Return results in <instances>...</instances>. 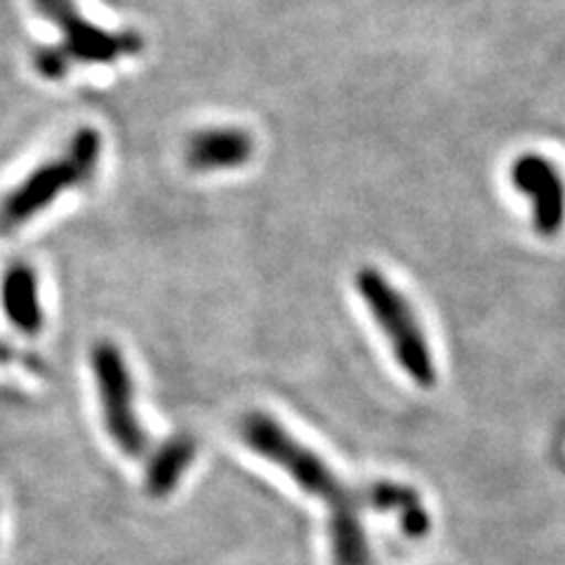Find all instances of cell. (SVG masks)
Returning <instances> with one entry per match:
<instances>
[{
  "instance_id": "obj_1",
  "label": "cell",
  "mask_w": 565,
  "mask_h": 565,
  "mask_svg": "<svg viewBox=\"0 0 565 565\" xmlns=\"http://www.w3.org/2000/svg\"><path fill=\"white\" fill-rule=\"evenodd\" d=\"M243 444L278 467L299 488L330 509L328 537L332 565H370V544L361 519V500L342 476L313 448L297 440L269 413L253 411L238 424Z\"/></svg>"
},
{
  "instance_id": "obj_2",
  "label": "cell",
  "mask_w": 565,
  "mask_h": 565,
  "mask_svg": "<svg viewBox=\"0 0 565 565\" xmlns=\"http://www.w3.org/2000/svg\"><path fill=\"white\" fill-rule=\"evenodd\" d=\"M102 161V135L83 128L66 141V147L33 168L20 184L0 199V236H10L39 217L66 191L93 182Z\"/></svg>"
},
{
  "instance_id": "obj_3",
  "label": "cell",
  "mask_w": 565,
  "mask_h": 565,
  "mask_svg": "<svg viewBox=\"0 0 565 565\" xmlns=\"http://www.w3.org/2000/svg\"><path fill=\"white\" fill-rule=\"evenodd\" d=\"M33 10L60 31V43L35 50L33 66L47 81L64 78L74 66L114 64L137 55L141 35L135 31H111L93 24L78 10L76 0H31Z\"/></svg>"
},
{
  "instance_id": "obj_4",
  "label": "cell",
  "mask_w": 565,
  "mask_h": 565,
  "mask_svg": "<svg viewBox=\"0 0 565 565\" xmlns=\"http://www.w3.org/2000/svg\"><path fill=\"white\" fill-rule=\"evenodd\" d=\"M353 282H356L365 309L386 338V344L392 347L398 367L413 384L422 388L436 386V359L411 299L375 267L359 269Z\"/></svg>"
},
{
  "instance_id": "obj_5",
  "label": "cell",
  "mask_w": 565,
  "mask_h": 565,
  "mask_svg": "<svg viewBox=\"0 0 565 565\" xmlns=\"http://www.w3.org/2000/svg\"><path fill=\"white\" fill-rule=\"evenodd\" d=\"M93 373L99 392V405L109 438L128 457H141L147 450V434L135 408V384L122 351L114 342H97L93 349Z\"/></svg>"
},
{
  "instance_id": "obj_6",
  "label": "cell",
  "mask_w": 565,
  "mask_h": 565,
  "mask_svg": "<svg viewBox=\"0 0 565 565\" xmlns=\"http://www.w3.org/2000/svg\"><path fill=\"white\" fill-rule=\"evenodd\" d=\"M511 184L533 205V228L542 238H554L565 226V177L542 153H523L511 166Z\"/></svg>"
},
{
  "instance_id": "obj_7",
  "label": "cell",
  "mask_w": 565,
  "mask_h": 565,
  "mask_svg": "<svg viewBox=\"0 0 565 565\" xmlns=\"http://www.w3.org/2000/svg\"><path fill=\"white\" fill-rule=\"evenodd\" d=\"M255 137L236 126L196 130L184 145V163L193 172L238 170L253 161Z\"/></svg>"
},
{
  "instance_id": "obj_8",
  "label": "cell",
  "mask_w": 565,
  "mask_h": 565,
  "mask_svg": "<svg viewBox=\"0 0 565 565\" xmlns=\"http://www.w3.org/2000/svg\"><path fill=\"white\" fill-rule=\"evenodd\" d=\"M0 307L8 321L24 334L43 328V305L39 276L26 262H12L0 278Z\"/></svg>"
},
{
  "instance_id": "obj_9",
  "label": "cell",
  "mask_w": 565,
  "mask_h": 565,
  "mask_svg": "<svg viewBox=\"0 0 565 565\" xmlns=\"http://www.w3.org/2000/svg\"><path fill=\"white\" fill-rule=\"evenodd\" d=\"M363 502L377 511H384V514H392L408 537H424L429 533L431 516L427 507H424L422 494L411 486L396 481L370 483L363 490Z\"/></svg>"
},
{
  "instance_id": "obj_10",
  "label": "cell",
  "mask_w": 565,
  "mask_h": 565,
  "mask_svg": "<svg viewBox=\"0 0 565 565\" xmlns=\"http://www.w3.org/2000/svg\"><path fill=\"white\" fill-rule=\"evenodd\" d=\"M196 457V446L189 436H177L166 440L163 448H158L151 457L147 469V490L151 498H166L180 483L184 471L191 467Z\"/></svg>"
}]
</instances>
